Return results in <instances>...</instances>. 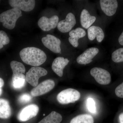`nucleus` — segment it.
Instances as JSON below:
<instances>
[{
  "instance_id": "nucleus-1",
  "label": "nucleus",
  "mask_w": 123,
  "mask_h": 123,
  "mask_svg": "<svg viewBox=\"0 0 123 123\" xmlns=\"http://www.w3.org/2000/svg\"><path fill=\"white\" fill-rule=\"evenodd\" d=\"M20 55L24 63L34 67L41 65L47 59V55L43 51L34 47L23 49L20 51Z\"/></svg>"
},
{
  "instance_id": "nucleus-2",
  "label": "nucleus",
  "mask_w": 123,
  "mask_h": 123,
  "mask_svg": "<svg viewBox=\"0 0 123 123\" xmlns=\"http://www.w3.org/2000/svg\"><path fill=\"white\" fill-rule=\"evenodd\" d=\"M22 16L21 11L16 8H12L0 14V22L6 29L12 30L15 27L18 18Z\"/></svg>"
},
{
  "instance_id": "nucleus-3",
  "label": "nucleus",
  "mask_w": 123,
  "mask_h": 123,
  "mask_svg": "<svg viewBox=\"0 0 123 123\" xmlns=\"http://www.w3.org/2000/svg\"><path fill=\"white\" fill-rule=\"evenodd\" d=\"M88 5L80 9L79 13V21L82 28L88 29L96 22L97 17L93 14Z\"/></svg>"
},
{
  "instance_id": "nucleus-4",
  "label": "nucleus",
  "mask_w": 123,
  "mask_h": 123,
  "mask_svg": "<svg viewBox=\"0 0 123 123\" xmlns=\"http://www.w3.org/2000/svg\"><path fill=\"white\" fill-rule=\"evenodd\" d=\"M80 97V94L78 91L69 88L60 92L57 95V99L61 104H67L75 102Z\"/></svg>"
},
{
  "instance_id": "nucleus-5",
  "label": "nucleus",
  "mask_w": 123,
  "mask_h": 123,
  "mask_svg": "<svg viewBox=\"0 0 123 123\" xmlns=\"http://www.w3.org/2000/svg\"><path fill=\"white\" fill-rule=\"evenodd\" d=\"M47 74V71L43 68L39 66L32 67L26 74V81L32 86L36 87L38 85L40 78Z\"/></svg>"
},
{
  "instance_id": "nucleus-6",
  "label": "nucleus",
  "mask_w": 123,
  "mask_h": 123,
  "mask_svg": "<svg viewBox=\"0 0 123 123\" xmlns=\"http://www.w3.org/2000/svg\"><path fill=\"white\" fill-rule=\"evenodd\" d=\"M90 74L96 81L101 85H108L111 81V74L108 71L104 69L94 67L91 69Z\"/></svg>"
},
{
  "instance_id": "nucleus-7",
  "label": "nucleus",
  "mask_w": 123,
  "mask_h": 123,
  "mask_svg": "<svg viewBox=\"0 0 123 123\" xmlns=\"http://www.w3.org/2000/svg\"><path fill=\"white\" fill-rule=\"evenodd\" d=\"M77 23L76 15L73 13L70 12L67 14L65 19L58 23L57 29L61 33H68L73 30Z\"/></svg>"
},
{
  "instance_id": "nucleus-8",
  "label": "nucleus",
  "mask_w": 123,
  "mask_h": 123,
  "mask_svg": "<svg viewBox=\"0 0 123 123\" xmlns=\"http://www.w3.org/2000/svg\"><path fill=\"white\" fill-rule=\"evenodd\" d=\"M99 52V48L96 47L87 48L77 57V62L79 64L84 65L90 63Z\"/></svg>"
},
{
  "instance_id": "nucleus-9",
  "label": "nucleus",
  "mask_w": 123,
  "mask_h": 123,
  "mask_svg": "<svg viewBox=\"0 0 123 123\" xmlns=\"http://www.w3.org/2000/svg\"><path fill=\"white\" fill-rule=\"evenodd\" d=\"M99 7L104 15L111 17L116 13L118 3L116 0H100L98 1Z\"/></svg>"
},
{
  "instance_id": "nucleus-10",
  "label": "nucleus",
  "mask_w": 123,
  "mask_h": 123,
  "mask_svg": "<svg viewBox=\"0 0 123 123\" xmlns=\"http://www.w3.org/2000/svg\"><path fill=\"white\" fill-rule=\"evenodd\" d=\"M39 108L37 105L31 104L23 108L18 115V120L21 122L28 121L37 115Z\"/></svg>"
},
{
  "instance_id": "nucleus-11",
  "label": "nucleus",
  "mask_w": 123,
  "mask_h": 123,
  "mask_svg": "<svg viewBox=\"0 0 123 123\" xmlns=\"http://www.w3.org/2000/svg\"><path fill=\"white\" fill-rule=\"evenodd\" d=\"M43 45L53 53H61V41L59 39L53 35L48 34L42 39Z\"/></svg>"
},
{
  "instance_id": "nucleus-12",
  "label": "nucleus",
  "mask_w": 123,
  "mask_h": 123,
  "mask_svg": "<svg viewBox=\"0 0 123 123\" xmlns=\"http://www.w3.org/2000/svg\"><path fill=\"white\" fill-rule=\"evenodd\" d=\"M55 82L52 79H48L38 85L31 91L32 97L43 95L51 90L55 86Z\"/></svg>"
},
{
  "instance_id": "nucleus-13",
  "label": "nucleus",
  "mask_w": 123,
  "mask_h": 123,
  "mask_svg": "<svg viewBox=\"0 0 123 123\" xmlns=\"http://www.w3.org/2000/svg\"><path fill=\"white\" fill-rule=\"evenodd\" d=\"M59 22V17L57 15H54L50 18L46 17H42L39 20L38 24L42 30L49 31L55 29Z\"/></svg>"
},
{
  "instance_id": "nucleus-14",
  "label": "nucleus",
  "mask_w": 123,
  "mask_h": 123,
  "mask_svg": "<svg viewBox=\"0 0 123 123\" xmlns=\"http://www.w3.org/2000/svg\"><path fill=\"white\" fill-rule=\"evenodd\" d=\"M9 4L12 8L29 12L34 8L35 1L34 0H10Z\"/></svg>"
},
{
  "instance_id": "nucleus-15",
  "label": "nucleus",
  "mask_w": 123,
  "mask_h": 123,
  "mask_svg": "<svg viewBox=\"0 0 123 123\" xmlns=\"http://www.w3.org/2000/svg\"><path fill=\"white\" fill-rule=\"evenodd\" d=\"M87 36L90 41H93L96 39L98 43H101L105 38V33L101 27L93 25L87 29Z\"/></svg>"
},
{
  "instance_id": "nucleus-16",
  "label": "nucleus",
  "mask_w": 123,
  "mask_h": 123,
  "mask_svg": "<svg viewBox=\"0 0 123 123\" xmlns=\"http://www.w3.org/2000/svg\"><path fill=\"white\" fill-rule=\"evenodd\" d=\"M69 42L74 47L77 48L79 46V40L86 36V32L81 27H78L69 31Z\"/></svg>"
},
{
  "instance_id": "nucleus-17",
  "label": "nucleus",
  "mask_w": 123,
  "mask_h": 123,
  "mask_svg": "<svg viewBox=\"0 0 123 123\" xmlns=\"http://www.w3.org/2000/svg\"><path fill=\"white\" fill-rule=\"evenodd\" d=\"M69 62L67 58L63 57H57L53 61L52 65V68L59 76L62 77L63 75V70Z\"/></svg>"
},
{
  "instance_id": "nucleus-18",
  "label": "nucleus",
  "mask_w": 123,
  "mask_h": 123,
  "mask_svg": "<svg viewBox=\"0 0 123 123\" xmlns=\"http://www.w3.org/2000/svg\"><path fill=\"white\" fill-rule=\"evenodd\" d=\"M10 66L12 70V78H17L24 76L25 68L24 65L21 62L13 61L10 63Z\"/></svg>"
},
{
  "instance_id": "nucleus-19",
  "label": "nucleus",
  "mask_w": 123,
  "mask_h": 123,
  "mask_svg": "<svg viewBox=\"0 0 123 123\" xmlns=\"http://www.w3.org/2000/svg\"><path fill=\"white\" fill-rule=\"evenodd\" d=\"M11 110L8 101L0 98V118H9L11 115Z\"/></svg>"
},
{
  "instance_id": "nucleus-20",
  "label": "nucleus",
  "mask_w": 123,
  "mask_h": 123,
  "mask_svg": "<svg viewBox=\"0 0 123 123\" xmlns=\"http://www.w3.org/2000/svg\"><path fill=\"white\" fill-rule=\"evenodd\" d=\"M62 120V117L59 113L52 111L38 123H60Z\"/></svg>"
},
{
  "instance_id": "nucleus-21",
  "label": "nucleus",
  "mask_w": 123,
  "mask_h": 123,
  "mask_svg": "<svg viewBox=\"0 0 123 123\" xmlns=\"http://www.w3.org/2000/svg\"><path fill=\"white\" fill-rule=\"evenodd\" d=\"M94 122L93 118L90 115L82 114L74 118L70 123H94Z\"/></svg>"
},
{
  "instance_id": "nucleus-22",
  "label": "nucleus",
  "mask_w": 123,
  "mask_h": 123,
  "mask_svg": "<svg viewBox=\"0 0 123 123\" xmlns=\"http://www.w3.org/2000/svg\"><path fill=\"white\" fill-rule=\"evenodd\" d=\"M111 58L114 63L123 62V48L117 49L114 51L111 54Z\"/></svg>"
},
{
  "instance_id": "nucleus-23",
  "label": "nucleus",
  "mask_w": 123,
  "mask_h": 123,
  "mask_svg": "<svg viewBox=\"0 0 123 123\" xmlns=\"http://www.w3.org/2000/svg\"><path fill=\"white\" fill-rule=\"evenodd\" d=\"M25 76L12 79V85L15 89H20L24 87L26 84Z\"/></svg>"
},
{
  "instance_id": "nucleus-24",
  "label": "nucleus",
  "mask_w": 123,
  "mask_h": 123,
  "mask_svg": "<svg viewBox=\"0 0 123 123\" xmlns=\"http://www.w3.org/2000/svg\"><path fill=\"white\" fill-rule=\"evenodd\" d=\"M10 40L7 34L3 31H0V50L4 45L9 44Z\"/></svg>"
},
{
  "instance_id": "nucleus-25",
  "label": "nucleus",
  "mask_w": 123,
  "mask_h": 123,
  "mask_svg": "<svg viewBox=\"0 0 123 123\" xmlns=\"http://www.w3.org/2000/svg\"><path fill=\"white\" fill-rule=\"evenodd\" d=\"M86 106L88 111L91 113L95 114L97 112L95 102L91 98H89L86 100Z\"/></svg>"
},
{
  "instance_id": "nucleus-26",
  "label": "nucleus",
  "mask_w": 123,
  "mask_h": 123,
  "mask_svg": "<svg viewBox=\"0 0 123 123\" xmlns=\"http://www.w3.org/2000/svg\"><path fill=\"white\" fill-rule=\"evenodd\" d=\"M32 99V97L31 95L29 94L25 93L19 96L18 98V101L19 103L24 104L29 103Z\"/></svg>"
},
{
  "instance_id": "nucleus-27",
  "label": "nucleus",
  "mask_w": 123,
  "mask_h": 123,
  "mask_svg": "<svg viewBox=\"0 0 123 123\" xmlns=\"http://www.w3.org/2000/svg\"><path fill=\"white\" fill-rule=\"evenodd\" d=\"M115 93L117 97L123 98V82L116 88Z\"/></svg>"
},
{
  "instance_id": "nucleus-28",
  "label": "nucleus",
  "mask_w": 123,
  "mask_h": 123,
  "mask_svg": "<svg viewBox=\"0 0 123 123\" xmlns=\"http://www.w3.org/2000/svg\"><path fill=\"white\" fill-rule=\"evenodd\" d=\"M118 42L120 45L123 46V31L118 38Z\"/></svg>"
},
{
  "instance_id": "nucleus-29",
  "label": "nucleus",
  "mask_w": 123,
  "mask_h": 123,
  "mask_svg": "<svg viewBox=\"0 0 123 123\" xmlns=\"http://www.w3.org/2000/svg\"><path fill=\"white\" fill-rule=\"evenodd\" d=\"M4 80L2 78H0V96L2 94V88L4 86Z\"/></svg>"
},
{
  "instance_id": "nucleus-30",
  "label": "nucleus",
  "mask_w": 123,
  "mask_h": 123,
  "mask_svg": "<svg viewBox=\"0 0 123 123\" xmlns=\"http://www.w3.org/2000/svg\"><path fill=\"white\" fill-rule=\"evenodd\" d=\"M119 120L120 123H123V112L119 116Z\"/></svg>"
}]
</instances>
